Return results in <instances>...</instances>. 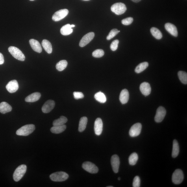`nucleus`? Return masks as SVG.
Returning a JSON list of instances; mask_svg holds the SVG:
<instances>
[{
    "mask_svg": "<svg viewBox=\"0 0 187 187\" xmlns=\"http://www.w3.org/2000/svg\"><path fill=\"white\" fill-rule=\"evenodd\" d=\"M8 51L13 57L21 61H24L25 60L24 55L20 50L16 47L11 46L8 48Z\"/></svg>",
    "mask_w": 187,
    "mask_h": 187,
    "instance_id": "obj_4",
    "label": "nucleus"
},
{
    "mask_svg": "<svg viewBox=\"0 0 187 187\" xmlns=\"http://www.w3.org/2000/svg\"><path fill=\"white\" fill-rule=\"evenodd\" d=\"M132 1L134 2V3H138L141 0H131Z\"/></svg>",
    "mask_w": 187,
    "mask_h": 187,
    "instance_id": "obj_41",
    "label": "nucleus"
},
{
    "mask_svg": "<svg viewBox=\"0 0 187 187\" xmlns=\"http://www.w3.org/2000/svg\"><path fill=\"white\" fill-rule=\"evenodd\" d=\"M69 177V175L64 171H59L52 174L50 176V179L54 182L65 181Z\"/></svg>",
    "mask_w": 187,
    "mask_h": 187,
    "instance_id": "obj_3",
    "label": "nucleus"
},
{
    "mask_svg": "<svg viewBox=\"0 0 187 187\" xmlns=\"http://www.w3.org/2000/svg\"><path fill=\"white\" fill-rule=\"evenodd\" d=\"M180 152V148L179 143L177 140H174L172 156L175 158L177 157L179 155Z\"/></svg>",
    "mask_w": 187,
    "mask_h": 187,
    "instance_id": "obj_25",
    "label": "nucleus"
},
{
    "mask_svg": "<svg viewBox=\"0 0 187 187\" xmlns=\"http://www.w3.org/2000/svg\"><path fill=\"white\" fill-rule=\"evenodd\" d=\"M12 109V106L6 102H2L0 103V112L2 114L11 111Z\"/></svg>",
    "mask_w": 187,
    "mask_h": 187,
    "instance_id": "obj_21",
    "label": "nucleus"
},
{
    "mask_svg": "<svg viewBox=\"0 0 187 187\" xmlns=\"http://www.w3.org/2000/svg\"><path fill=\"white\" fill-rule=\"evenodd\" d=\"M138 160L137 154L136 153H132L129 158V162L130 165L134 166L135 165Z\"/></svg>",
    "mask_w": 187,
    "mask_h": 187,
    "instance_id": "obj_32",
    "label": "nucleus"
},
{
    "mask_svg": "<svg viewBox=\"0 0 187 187\" xmlns=\"http://www.w3.org/2000/svg\"><path fill=\"white\" fill-rule=\"evenodd\" d=\"M42 46L48 53L51 54L53 51V48L50 42L47 40H43L42 43Z\"/></svg>",
    "mask_w": 187,
    "mask_h": 187,
    "instance_id": "obj_26",
    "label": "nucleus"
},
{
    "mask_svg": "<svg viewBox=\"0 0 187 187\" xmlns=\"http://www.w3.org/2000/svg\"><path fill=\"white\" fill-rule=\"evenodd\" d=\"M75 27V25H71V28Z\"/></svg>",
    "mask_w": 187,
    "mask_h": 187,
    "instance_id": "obj_42",
    "label": "nucleus"
},
{
    "mask_svg": "<svg viewBox=\"0 0 187 187\" xmlns=\"http://www.w3.org/2000/svg\"><path fill=\"white\" fill-rule=\"evenodd\" d=\"M119 41L117 40L113 41L110 45V48L113 51H116L118 48Z\"/></svg>",
    "mask_w": 187,
    "mask_h": 187,
    "instance_id": "obj_37",
    "label": "nucleus"
},
{
    "mask_svg": "<svg viewBox=\"0 0 187 187\" xmlns=\"http://www.w3.org/2000/svg\"><path fill=\"white\" fill-rule=\"evenodd\" d=\"M166 110L164 107L162 106L159 107L157 110L155 117V120L156 122L157 123L162 122L166 116Z\"/></svg>",
    "mask_w": 187,
    "mask_h": 187,
    "instance_id": "obj_10",
    "label": "nucleus"
},
{
    "mask_svg": "<svg viewBox=\"0 0 187 187\" xmlns=\"http://www.w3.org/2000/svg\"><path fill=\"white\" fill-rule=\"evenodd\" d=\"M103 123L102 119L97 118L96 119L94 123V131L96 135H100L103 131Z\"/></svg>",
    "mask_w": 187,
    "mask_h": 187,
    "instance_id": "obj_15",
    "label": "nucleus"
},
{
    "mask_svg": "<svg viewBox=\"0 0 187 187\" xmlns=\"http://www.w3.org/2000/svg\"><path fill=\"white\" fill-rule=\"evenodd\" d=\"M27 170V167L25 165H22L19 166L15 170L13 177L15 181L18 182L24 175Z\"/></svg>",
    "mask_w": 187,
    "mask_h": 187,
    "instance_id": "obj_2",
    "label": "nucleus"
},
{
    "mask_svg": "<svg viewBox=\"0 0 187 187\" xmlns=\"http://www.w3.org/2000/svg\"><path fill=\"white\" fill-rule=\"evenodd\" d=\"M82 167L86 171L91 174H96L99 171L97 166L92 162H86L83 163Z\"/></svg>",
    "mask_w": 187,
    "mask_h": 187,
    "instance_id": "obj_7",
    "label": "nucleus"
},
{
    "mask_svg": "<svg viewBox=\"0 0 187 187\" xmlns=\"http://www.w3.org/2000/svg\"><path fill=\"white\" fill-rule=\"evenodd\" d=\"M127 10L125 4L121 3H115L111 7L112 11L117 15H121L124 13Z\"/></svg>",
    "mask_w": 187,
    "mask_h": 187,
    "instance_id": "obj_5",
    "label": "nucleus"
},
{
    "mask_svg": "<svg viewBox=\"0 0 187 187\" xmlns=\"http://www.w3.org/2000/svg\"><path fill=\"white\" fill-rule=\"evenodd\" d=\"M107 187H113V186H107Z\"/></svg>",
    "mask_w": 187,
    "mask_h": 187,
    "instance_id": "obj_44",
    "label": "nucleus"
},
{
    "mask_svg": "<svg viewBox=\"0 0 187 187\" xmlns=\"http://www.w3.org/2000/svg\"><path fill=\"white\" fill-rule=\"evenodd\" d=\"M4 62V56L1 53H0V65H2Z\"/></svg>",
    "mask_w": 187,
    "mask_h": 187,
    "instance_id": "obj_40",
    "label": "nucleus"
},
{
    "mask_svg": "<svg viewBox=\"0 0 187 187\" xmlns=\"http://www.w3.org/2000/svg\"><path fill=\"white\" fill-rule=\"evenodd\" d=\"M120 31H118L117 29H114L111 30L110 33L108 34L106 39L108 40H110L111 39L114 38L119 33Z\"/></svg>",
    "mask_w": 187,
    "mask_h": 187,
    "instance_id": "obj_35",
    "label": "nucleus"
},
{
    "mask_svg": "<svg viewBox=\"0 0 187 187\" xmlns=\"http://www.w3.org/2000/svg\"><path fill=\"white\" fill-rule=\"evenodd\" d=\"M140 179L138 176L135 177L133 182V187H140Z\"/></svg>",
    "mask_w": 187,
    "mask_h": 187,
    "instance_id": "obj_38",
    "label": "nucleus"
},
{
    "mask_svg": "<svg viewBox=\"0 0 187 187\" xmlns=\"http://www.w3.org/2000/svg\"><path fill=\"white\" fill-rule=\"evenodd\" d=\"M165 26L166 31L172 36L175 37L177 36V30L175 26L170 23H167L165 24Z\"/></svg>",
    "mask_w": 187,
    "mask_h": 187,
    "instance_id": "obj_17",
    "label": "nucleus"
},
{
    "mask_svg": "<svg viewBox=\"0 0 187 187\" xmlns=\"http://www.w3.org/2000/svg\"><path fill=\"white\" fill-rule=\"evenodd\" d=\"M83 1H90V0H83Z\"/></svg>",
    "mask_w": 187,
    "mask_h": 187,
    "instance_id": "obj_45",
    "label": "nucleus"
},
{
    "mask_svg": "<svg viewBox=\"0 0 187 187\" xmlns=\"http://www.w3.org/2000/svg\"><path fill=\"white\" fill-rule=\"evenodd\" d=\"M118 180H121V178H120V177H119V178H118Z\"/></svg>",
    "mask_w": 187,
    "mask_h": 187,
    "instance_id": "obj_43",
    "label": "nucleus"
},
{
    "mask_svg": "<svg viewBox=\"0 0 187 187\" xmlns=\"http://www.w3.org/2000/svg\"><path fill=\"white\" fill-rule=\"evenodd\" d=\"M148 63L146 62L141 63L136 67L135 69V71L137 73L142 72V71L147 69L148 67Z\"/></svg>",
    "mask_w": 187,
    "mask_h": 187,
    "instance_id": "obj_28",
    "label": "nucleus"
},
{
    "mask_svg": "<svg viewBox=\"0 0 187 187\" xmlns=\"http://www.w3.org/2000/svg\"><path fill=\"white\" fill-rule=\"evenodd\" d=\"M35 129V126L34 125L29 124L24 125L19 128L16 132L17 135L27 136L31 134Z\"/></svg>",
    "mask_w": 187,
    "mask_h": 187,
    "instance_id": "obj_1",
    "label": "nucleus"
},
{
    "mask_svg": "<svg viewBox=\"0 0 187 187\" xmlns=\"http://www.w3.org/2000/svg\"><path fill=\"white\" fill-rule=\"evenodd\" d=\"M178 76L180 81L184 84H187V73L186 72L179 71L178 73Z\"/></svg>",
    "mask_w": 187,
    "mask_h": 187,
    "instance_id": "obj_33",
    "label": "nucleus"
},
{
    "mask_svg": "<svg viewBox=\"0 0 187 187\" xmlns=\"http://www.w3.org/2000/svg\"><path fill=\"white\" fill-rule=\"evenodd\" d=\"M111 164L114 172L116 173H118L120 164V160L118 156L114 155L112 156L111 158Z\"/></svg>",
    "mask_w": 187,
    "mask_h": 187,
    "instance_id": "obj_12",
    "label": "nucleus"
},
{
    "mask_svg": "<svg viewBox=\"0 0 187 187\" xmlns=\"http://www.w3.org/2000/svg\"><path fill=\"white\" fill-rule=\"evenodd\" d=\"M55 105V102L52 100H49L45 102L42 106V112L45 114L50 112L53 109Z\"/></svg>",
    "mask_w": 187,
    "mask_h": 187,
    "instance_id": "obj_14",
    "label": "nucleus"
},
{
    "mask_svg": "<svg viewBox=\"0 0 187 187\" xmlns=\"http://www.w3.org/2000/svg\"><path fill=\"white\" fill-rule=\"evenodd\" d=\"M88 121V119L86 117H82L80 119L79 123V128H78V130L79 132H83L85 129Z\"/></svg>",
    "mask_w": 187,
    "mask_h": 187,
    "instance_id": "obj_23",
    "label": "nucleus"
},
{
    "mask_svg": "<svg viewBox=\"0 0 187 187\" xmlns=\"http://www.w3.org/2000/svg\"><path fill=\"white\" fill-rule=\"evenodd\" d=\"M19 85L18 82L16 80H13L9 82L6 88L8 92L10 93H15L18 90Z\"/></svg>",
    "mask_w": 187,
    "mask_h": 187,
    "instance_id": "obj_13",
    "label": "nucleus"
},
{
    "mask_svg": "<svg viewBox=\"0 0 187 187\" xmlns=\"http://www.w3.org/2000/svg\"><path fill=\"white\" fill-rule=\"evenodd\" d=\"M129 92L127 89H124L121 91L119 95V99L122 104H126L129 101Z\"/></svg>",
    "mask_w": 187,
    "mask_h": 187,
    "instance_id": "obj_19",
    "label": "nucleus"
},
{
    "mask_svg": "<svg viewBox=\"0 0 187 187\" xmlns=\"http://www.w3.org/2000/svg\"><path fill=\"white\" fill-rule=\"evenodd\" d=\"M67 65H68V62L66 60H61L56 64V68L58 71H61L66 69Z\"/></svg>",
    "mask_w": 187,
    "mask_h": 187,
    "instance_id": "obj_31",
    "label": "nucleus"
},
{
    "mask_svg": "<svg viewBox=\"0 0 187 187\" xmlns=\"http://www.w3.org/2000/svg\"><path fill=\"white\" fill-rule=\"evenodd\" d=\"M68 119L66 117L61 116L59 119H56L53 121V125L54 126L62 125H65Z\"/></svg>",
    "mask_w": 187,
    "mask_h": 187,
    "instance_id": "obj_30",
    "label": "nucleus"
},
{
    "mask_svg": "<svg viewBox=\"0 0 187 187\" xmlns=\"http://www.w3.org/2000/svg\"><path fill=\"white\" fill-rule=\"evenodd\" d=\"M151 32L152 35L157 39L160 40L162 38L163 35L162 33L157 28L155 27L151 28Z\"/></svg>",
    "mask_w": 187,
    "mask_h": 187,
    "instance_id": "obj_29",
    "label": "nucleus"
},
{
    "mask_svg": "<svg viewBox=\"0 0 187 187\" xmlns=\"http://www.w3.org/2000/svg\"><path fill=\"white\" fill-rule=\"evenodd\" d=\"M30 1H34V0H30Z\"/></svg>",
    "mask_w": 187,
    "mask_h": 187,
    "instance_id": "obj_46",
    "label": "nucleus"
},
{
    "mask_svg": "<svg viewBox=\"0 0 187 187\" xmlns=\"http://www.w3.org/2000/svg\"><path fill=\"white\" fill-rule=\"evenodd\" d=\"M133 18L131 17H128V18L124 19L122 21V23L123 25H128L131 24L133 22Z\"/></svg>",
    "mask_w": 187,
    "mask_h": 187,
    "instance_id": "obj_36",
    "label": "nucleus"
},
{
    "mask_svg": "<svg viewBox=\"0 0 187 187\" xmlns=\"http://www.w3.org/2000/svg\"><path fill=\"white\" fill-rule=\"evenodd\" d=\"M95 34L93 32L88 33L82 38L79 42V46L81 47L85 46L91 42L94 38Z\"/></svg>",
    "mask_w": 187,
    "mask_h": 187,
    "instance_id": "obj_11",
    "label": "nucleus"
},
{
    "mask_svg": "<svg viewBox=\"0 0 187 187\" xmlns=\"http://www.w3.org/2000/svg\"><path fill=\"white\" fill-rule=\"evenodd\" d=\"M66 129V126L65 125H62L55 126L52 127L50 131L53 133L59 134L64 132Z\"/></svg>",
    "mask_w": 187,
    "mask_h": 187,
    "instance_id": "obj_24",
    "label": "nucleus"
},
{
    "mask_svg": "<svg viewBox=\"0 0 187 187\" xmlns=\"http://www.w3.org/2000/svg\"><path fill=\"white\" fill-rule=\"evenodd\" d=\"M184 178L183 172L180 169H177L173 174L172 180L174 184H179L183 181Z\"/></svg>",
    "mask_w": 187,
    "mask_h": 187,
    "instance_id": "obj_6",
    "label": "nucleus"
},
{
    "mask_svg": "<svg viewBox=\"0 0 187 187\" xmlns=\"http://www.w3.org/2000/svg\"><path fill=\"white\" fill-rule=\"evenodd\" d=\"M41 94L40 93L35 92L28 96L25 99L27 102H34L39 100L40 98Z\"/></svg>",
    "mask_w": 187,
    "mask_h": 187,
    "instance_id": "obj_20",
    "label": "nucleus"
},
{
    "mask_svg": "<svg viewBox=\"0 0 187 187\" xmlns=\"http://www.w3.org/2000/svg\"><path fill=\"white\" fill-rule=\"evenodd\" d=\"M142 129V125L140 123L135 124L132 126L129 130L130 136L132 137H134L140 135Z\"/></svg>",
    "mask_w": 187,
    "mask_h": 187,
    "instance_id": "obj_9",
    "label": "nucleus"
},
{
    "mask_svg": "<svg viewBox=\"0 0 187 187\" xmlns=\"http://www.w3.org/2000/svg\"><path fill=\"white\" fill-rule=\"evenodd\" d=\"M73 94L74 97L76 99H83L84 97L83 94L80 92H74Z\"/></svg>",
    "mask_w": 187,
    "mask_h": 187,
    "instance_id": "obj_39",
    "label": "nucleus"
},
{
    "mask_svg": "<svg viewBox=\"0 0 187 187\" xmlns=\"http://www.w3.org/2000/svg\"><path fill=\"white\" fill-rule=\"evenodd\" d=\"M69 11L66 9L60 10L55 13L52 17V19L55 22L60 21L66 17Z\"/></svg>",
    "mask_w": 187,
    "mask_h": 187,
    "instance_id": "obj_8",
    "label": "nucleus"
},
{
    "mask_svg": "<svg viewBox=\"0 0 187 187\" xmlns=\"http://www.w3.org/2000/svg\"><path fill=\"white\" fill-rule=\"evenodd\" d=\"M30 45L32 49L35 51L39 53H40L42 51V48L41 45L38 41L31 39L29 41Z\"/></svg>",
    "mask_w": 187,
    "mask_h": 187,
    "instance_id": "obj_18",
    "label": "nucleus"
},
{
    "mask_svg": "<svg viewBox=\"0 0 187 187\" xmlns=\"http://www.w3.org/2000/svg\"><path fill=\"white\" fill-rule=\"evenodd\" d=\"M104 54V51L102 49H97L94 51L92 53L93 56L96 58L102 57Z\"/></svg>",
    "mask_w": 187,
    "mask_h": 187,
    "instance_id": "obj_34",
    "label": "nucleus"
},
{
    "mask_svg": "<svg viewBox=\"0 0 187 187\" xmlns=\"http://www.w3.org/2000/svg\"><path fill=\"white\" fill-rule=\"evenodd\" d=\"M96 100L100 103H104L106 101V98L105 94L101 92H98L94 95Z\"/></svg>",
    "mask_w": 187,
    "mask_h": 187,
    "instance_id": "obj_27",
    "label": "nucleus"
},
{
    "mask_svg": "<svg viewBox=\"0 0 187 187\" xmlns=\"http://www.w3.org/2000/svg\"><path fill=\"white\" fill-rule=\"evenodd\" d=\"M73 30L71 27L70 24H67L62 27L60 29V32L63 36H68L72 33Z\"/></svg>",
    "mask_w": 187,
    "mask_h": 187,
    "instance_id": "obj_22",
    "label": "nucleus"
},
{
    "mask_svg": "<svg viewBox=\"0 0 187 187\" xmlns=\"http://www.w3.org/2000/svg\"><path fill=\"white\" fill-rule=\"evenodd\" d=\"M140 90L141 92L145 96L150 95L151 92V86L147 82H143L140 85Z\"/></svg>",
    "mask_w": 187,
    "mask_h": 187,
    "instance_id": "obj_16",
    "label": "nucleus"
}]
</instances>
